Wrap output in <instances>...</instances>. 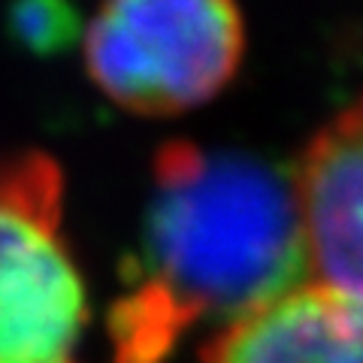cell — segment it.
Masks as SVG:
<instances>
[{
  "label": "cell",
  "instance_id": "cell-1",
  "mask_svg": "<svg viewBox=\"0 0 363 363\" xmlns=\"http://www.w3.org/2000/svg\"><path fill=\"white\" fill-rule=\"evenodd\" d=\"M309 279L291 176L248 152L167 143L136 281L109 312V363H167L191 327H230Z\"/></svg>",
  "mask_w": 363,
  "mask_h": 363
},
{
  "label": "cell",
  "instance_id": "cell-2",
  "mask_svg": "<svg viewBox=\"0 0 363 363\" xmlns=\"http://www.w3.org/2000/svg\"><path fill=\"white\" fill-rule=\"evenodd\" d=\"M242 45L236 0H104L85 30V64L121 109L176 116L230 82Z\"/></svg>",
  "mask_w": 363,
  "mask_h": 363
},
{
  "label": "cell",
  "instance_id": "cell-3",
  "mask_svg": "<svg viewBox=\"0 0 363 363\" xmlns=\"http://www.w3.org/2000/svg\"><path fill=\"white\" fill-rule=\"evenodd\" d=\"M61 169L0 157V363H79L85 288L61 240Z\"/></svg>",
  "mask_w": 363,
  "mask_h": 363
},
{
  "label": "cell",
  "instance_id": "cell-4",
  "mask_svg": "<svg viewBox=\"0 0 363 363\" xmlns=\"http://www.w3.org/2000/svg\"><path fill=\"white\" fill-rule=\"evenodd\" d=\"M291 179L312 281L363 300V97L315 133Z\"/></svg>",
  "mask_w": 363,
  "mask_h": 363
},
{
  "label": "cell",
  "instance_id": "cell-5",
  "mask_svg": "<svg viewBox=\"0 0 363 363\" xmlns=\"http://www.w3.org/2000/svg\"><path fill=\"white\" fill-rule=\"evenodd\" d=\"M203 363H363V300L309 281L224 327Z\"/></svg>",
  "mask_w": 363,
  "mask_h": 363
},
{
  "label": "cell",
  "instance_id": "cell-6",
  "mask_svg": "<svg viewBox=\"0 0 363 363\" xmlns=\"http://www.w3.org/2000/svg\"><path fill=\"white\" fill-rule=\"evenodd\" d=\"M9 30L30 52H58L76 37V9L70 0H16L9 9Z\"/></svg>",
  "mask_w": 363,
  "mask_h": 363
}]
</instances>
